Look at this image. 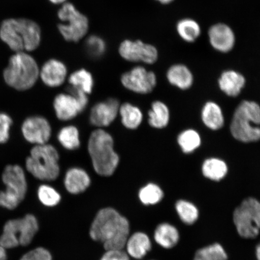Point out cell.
Returning a JSON list of instances; mask_svg holds the SVG:
<instances>
[{
  "label": "cell",
  "instance_id": "f35d334b",
  "mask_svg": "<svg viewBox=\"0 0 260 260\" xmlns=\"http://www.w3.org/2000/svg\"><path fill=\"white\" fill-rule=\"evenodd\" d=\"M67 92L75 97V99L79 103L81 109L82 110V111H84L89 102L87 94L84 92L83 91L71 85L67 87Z\"/></svg>",
  "mask_w": 260,
  "mask_h": 260
},
{
  "label": "cell",
  "instance_id": "b9f144b4",
  "mask_svg": "<svg viewBox=\"0 0 260 260\" xmlns=\"http://www.w3.org/2000/svg\"><path fill=\"white\" fill-rule=\"evenodd\" d=\"M255 256L256 259L260 260V243L256 247Z\"/></svg>",
  "mask_w": 260,
  "mask_h": 260
},
{
  "label": "cell",
  "instance_id": "5bb4252c",
  "mask_svg": "<svg viewBox=\"0 0 260 260\" xmlns=\"http://www.w3.org/2000/svg\"><path fill=\"white\" fill-rule=\"evenodd\" d=\"M119 103L115 99L97 103L91 110L90 122L94 126L104 127L111 124L119 111Z\"/></svg>",
  "mask_w": 260,
  "mask_h": 260
},
{
  "label": "cell",
  "instance_id": "9a60e30c",
  "mask_svg": "<svg viewBox=\"0 0 260 260\" xmlns=\"http://www.w3.org/2000/svg\"><path fill=\"white\" fill-rule=\"evenodd\" d=\"M40 76L47 86L51 87L60 86L66 80L67 67L59 60H49L42 67Z\"/></svg>",
  "mask_w": 260,
  "mask_h": 260
},
{
  "label": "cell",
  "instance_id": "ac0fdd59",
  "mask_svg": "<svg viewBox=\"0 0 260 260\" xmlns=\"http://www.w3.org/2000/svg\"><path fill=\"white\" fill-rule=\"evenodd\" d=\"M19 30L23 40L24 50L32 51L40 44L41 31L40 26L31 19H17Z\"/></svg>",
  "mask_w": 260,
  "mask_h": 260
},
{
  "label": "cell",
  "instance_id": "1f68e13d",
  "mask_svg": "<svg viewBox=\"0 0 260 260\" xmlns=\"http://www.w3.org/2000/svg\"><path fill=\"white\" fill-rule=\"evenodd\" d=\"M194 258L201 260H228L229 256L220 244L214 243L197 250Z\"/></svg>",
  "mask_w": 260,
  "mask_h": 260
},
{
  "label": "cell",
  "instance_id": "52a82bcc",
  "mask_svg": "<svg viewBox=\"0 0 260 260\" xmlns=\"http://www.w3.org/2000/svg\"><path fill=\"white\" fill-rule=\"evenodd\" d=\"M2 180L6 188L0 191V207L14 210L27 194V182L24 172L18 165H8L3 172Z\"/></svg>",
  "mask_w": 260,
  "mask_h": 260
},
{
  "label": "cell",
  "instance_id": "603a6c76",
  "mask_svg": "<svg viewBox=\"0 0 260 260\" xmlns=\"http://www.w3.org/2000/svg\"><path fill=\"white\" fill-rule=\"evenodd\" d=\"M167 79L172 85L186 90L192 85L193 76L190 70L182 64H174L169 69Z\"/></svg>",
  "mask_w": 260,
  "mask_h": 260
},
{
  "label": "cell",
  "instance_id": "d590c367",
  "mask_svg": "<svg viewBox=\"0 0 260 260\" xmlns=\"http://www.w3.org/2000/svg\"><path fill=\"white\" fill-rule=\"evenodd\" d=\"M86 47L87 53L93 57L102 56L106 50L105 42L96 36H91L87 38Z\"/></svg>",
  "mask_w": 260,
  "mask_h": 260
},
{
  "label": "cell",
  "instance_id": "8d00e7d4",
  "mask_svg": "<svg viewBox=\"0 0 260 260\" xmlns=\"http://www.w3.org/2000/svg\"><path fill=\"white\" fill-rule=\"evenodd\" d=\"M19 260H53V258L48 249L38 247L24 253Z\"/></svg>",
  "mask_w": 260,
  "mask_h": 260
},
{
  "label": "cell",
  "instance_id": "ffe728a7",
  "mask_svg": "<svg viewBox=\"0 0 260 260\" xmlns=\"http://www.w3.org/2000/svg\"><path fill=\"white\" fill-rule=\"evenodd\" d=\"M246 80L242 74L233 70L224 71L219 79L221 90L230 96H238L245 86Z\"/></svg>",
  "mask_w": 260,
  "mask_h": 260
},
{
  "label": "cell",
  "instance_id": "74e56055",
  "mask_svg": "<svg viewBox=\"0 0 260 260\" xmlns=\"http://www.w3.org/2000/svg\"><path fill=\"white\" fill-rule=\"evenodd\" d=\"M12 120L5 113H0V144H4L9 138V130Z\"/></svg>",
  "mask_w": 260,
  "mask_h": 260
},
{
  "label": "cell",
  "instance_id": "9c48e42d",
  "mask_svg": "<svg viewBox=\"0 0 260 260\" xmlns=\"http://www.w3.org/2000/svg\"><path fill=\"white\" fill-rule=\"evenodd\" d=\"M58 17L64 22L58 25V28L67 41L79 42L88 31V19L70 3H65L61 6Z\"/></svg>",
  "mask_w": 260,
  "mask_h": 260
},
{
  "label": "cell",
  "instance_id": "ab89813d",
  "mask_svg": "<svg viewBox=\"0 0 260 260\" xmlns=\"http://www.w3.org/2000/svg\"><path fill=\"white\" fill-rule=\"evenodd\" d=\"M100 260H129V258L122 249H110L107 250Z\"/></svg>",
  "mask_w": 260,
  "mask_h": 260
},
{
  "label": "cell",
  "instance_id": "5b68a950",
  "mask_svg": "<svg viewBox=\"0 0 260 260\" xmlns=\"http://www.w3.org/2000/svg\"><path fill=\"white\" fill-rule=\"evenodd\" d=\"M38 220L34 214H27L21 218L10 219L3 226L0 245L6 249L30 245L38 232Z\"/></svg>",
  "mask_w": 260,
  "mask_h": 260
},
{
  "label": "cell",
  "instance_id": "ee69618b",
  "mask_svg": "<svg viewBox=\"0 0 260 260\" xmlns=\"http://www.w3.org/2000/svg\"><path fill=\"white\" fill-rule=\"evenodd\" d=\"M158 2H160L162 5H168L170 4V3L173 2L174 0H156Z\"/></svg>",
  "mask_w": 260,
  "mask_h": 260
},
{
  "label": "cell",
  "instance_id": "d6986e66",
  "mask_svg": "<svg viewBox=\"0 0 260 260\" xmlns=\"http://www.w3.org/2000/svg\"><path fill=\"white\" fill-rule=\"evenodd\" d=\"M64 183L65 188L70 193L79 194L89 187L90 178L83 169L73 168L65 175Z\"/></svg>",
  "mask_w": 260,
  "mask_h": 260
},
{
  "label": "cell",
  "instance_id": "836d02e7",
  "mask_svg": "<svg viewBox=\"0 0 260 260\" xmlns=\"http://www.w3.org/2000/svg\"><path fill=\"white\" fill-rule=\"evenodd\" d=\"M178 143L184 153H191L201 144L200 136L194 129H187L179 135Z\"/></svg>",
  "mask_w": 260,
  "mask_h": 260
},
{
  "label": "cell",
  "instance_id": "7bdbcfd3",
  "mask_svg": "<svg viewBox=\"0 0 260 260\" xmlns=\"http://www.w3.org/2000/svg\"><path fill=\"white\" fill-rule=\"evenodd\" d=\"M67 0H50V2H51L52 3H53V4H61V3H65L66 2Z\"/></svg>",
  "mask_w": 260,
  "mask_h": 260
},
{
  "label": "cell",
  "instance_id": "4fadbf2b",
  "mask_svg": "<svg viewBox=\"0 0 260 260\" xmlns=\"http://www.w3.org/2000/svg\"><path fill=\"white\" fill-rule=\"evenodd\" d=\"M208 36L211 46L220 53H229L235 47V32L227 24L218 23L211 26Z\"/></svg>",
  "mask_w": 260,
  "mask_h": 260
},
{
  "label": "cell",
  "instance_id": "60d3db41",
  "mask_svg": "<svg viewBox=\"0 0 260 260\" xmlns=\"http://www.w3.org/2000/svg\"><path fill=\"white\" fill-rule=\"evenodd\" d=\"M8 249L0 245V260H8Z\"/></svg>",
  "mask_w": 260,
  "mask_h": 260
},
{
  "label": "cell",
  "instance_id": "3957f363",
  "mask_svg": "<svg viewBox=\"0 0 260 260\" xmlns=\"http://www.w3.org/2000/svg\"><path fill=\"white\" fill-rule=\"evenodd\" d=\"M40 71L34 58L22 51L10 58L3 76L9 86L16 90H25L34 86L40 76Z\"/></svg>",
  "mask_w": 260,
  "mask_h": 260
},
{
  "label": "cell",
  "instance_id": "d6a6232c",
  "mask_svg": "<svg viewBox=\"0 0 260 260\" xmlns=\"http://www.w3.org/2000/svg\"><path fill=\"white\" fill-rule=\"evenodd\" d=\"M139 197L145 206H153L160 202L164 197V193L158 185L149 183L140 190Z\"/></svg>",
  "mask_w": 260,
  "mask_h": 260
},
{
  "label": "cell",
  "instance_id": "484cf974",
  "mask_svg": "<svg viewBox=\"0 0 260 260\" xmlns=\"http://www.w3.org/2000/svg\"><path fill=\"white\" fill-rule=\"evenodd\" d=\"M204 176L214 181H219L225 177L228 172L226 162L220 159L211 158L204 162L202 167Z\"/></svg>",
  "mask_w": 260,
  "mask_h": 260
},
{
  "label": "cell",
  "instance_id": "f6af8a7d",
  "mask_svg": "<svg viewBox=\"0 0 260 260\" xmlns=\"http://www.w3.org/2000/svg\"><path fill=\"white\" fill-rule=\"evenodd\" d=\"M193 260H201V259L193 258Z\"/></svg>",
  "mask_w": 260,
  "mask_h": 260
},
{
  "label": "cell",
  "instance_id": "4316f807",
  "mask_svg": "<svg viewBox=\"0 0 260 260\" xmlns=\"http://www.w3.org/2000/svg\"><path fill=\"white\" fill-rule=\"evenodd\" d=\"M119 113L123 126L126 128L135 129L141 124L143 115L141 110L129 103L123 104L120 106Z\"/></svg>",
  "mask_w": 260,
  "mask_h": 260
},
{
  "label": "cell",
  "instance_id": "ba28073f",
  "mask_svg": "<svg viewBox=\"0 0 260 260\" xmlns=\"http://www.w3.org/2000/svg\"><path fill=\"white\" fill-rule=\"evenodd\" d=\"M237 233L245 239H253L260 232V202L254 198L244 200L233 212Z\"/></svg>",
  "mask_w": 260,
  "mask_h": 260
},
{
  "label": "cell",
  "instance_id": "8fae6325",
  "mask_svg": "<svg viewBox=\"0 0 260 260\" xmlns=\"http://www.w3.org/2000/svg\"><path fill=\"white\" fill-rule=\"evenodd\" d=\"M119 52L125 60L133 62L142 61L147 64H153L158 57L157 48L141 41L125 40L120 45Z\"/></svg>",
  "mask_w": 260,
  "mask_h": 260
},
{
  "label": "cell",
  "instance_id": "d4e9b609",
  "mask_svg": "<svg viewBox=\"0 0 260 260\" xmlns=\"http://www.w3.org/2000/svg\"><path fill=\"white\" fill-rule=\"evenodd\" d=\"M148 123L152 127L164 128L170 122V110L164 103L155 102L148 112Z\"/></svg>",
  "mask_w": 260,
  "mask_h": 260
},
{
  "label": "cell",
  "instance_id": "cb8c5ba5",
  "mask_svg": "<svg viewBox=\"0 0 260 260\" xmlns=\"http://www.w3.org/2000/svg\"><path fill=\"white\" fill-rule=\"evenodd\" d=\"M202 119L208 128L219 129L224 124L223 115L220 106L213 102H208L202 110Z\"/></svg>",
  "mask_w": 260,
  "mask_h": 260
},
{
  "label": "cell",
  "instance_id": "44dd1931",
  "mask_svg": "<svg viewBox=\"0 0 260 260\" xmlns=\"http://www.w3.org/2000/svg\"><path fill=\"white\" fill-rule=\"evenodd\" d=\"M155 241L165 249L174 248L180 241V235L174 225L169 223H162L156 228L154 235Z\"/></svg>",
  "mask_w": 260,
  "mask_h": 260
},
{
  "label": "cell",
  "instance_id": "7402d4cb",
  "mask_svg": "<svg viewBox=\"0 0 260 260\" xmlns=\"http://www.w3.org/2000/svg\"><path fill=\"white\" fill-rule=\"evenodd\" d=\"M128 255L136 259H142L151 251L152 243L148 236L144 233H136L126 243Z\"/></svg>",
  "mask_w": 260,
  "mask_h": 260
},
{
  "label": "cell",
  "instance_id": "e575fe53",
  "mask_svg": "<svg viewBox=\"0 0 260 260\" xmlns=\"http://www.w3.org/2000/svg\"><path fill=\"white\" fill-rule=\"evenodd\" d=\"M38 197L44 206L53 207L60 203L61 196L53 187L48 185H41L38 190Z\"/></svg>",
  "mask_w": 260,
  "mask_h": 260
},
{
  "label": "cell",
  "instance_id": "7c38bea8",
  "mask_svg": "<svg viewBox=\"0 0 260 260\" xmlns=\"http://www.w3.org/2000/svg\"><path fill=\"white\" fill-rule=\"evenodd\" d=\"M24 137L31 144H46L51 136V128L46 119L41 116L25 119L22 126Z\"/></svg>",
  "mask_w": 260,
  "mask_h": 260
},
{
  "label": "cell",
  "instance_id": "6da1fadb",
  "mask_svg": "<svg viewBox=\"0 0 260 260\" xmlns=\"http://www.w3.org/2000/svg\"><path fill=\"white\" fill-rule=\"evenodd\" d=\"M129 225L127 219L112 208L101 210L93 220L90 236L102 242L107 251L122 249L128 239Z\"/></svg>",
  "mask_w": 260,
  "mask_h": 260
},
{
  "label": "cell",
  "instance_id": "2e32d148",
  "mask_svg": "<svg viewBox=\"0 0 260 260\" xmlns=\"http://www.w3.org/2000/svg\"><path fill=\"white\" fill-rule=\"evenodd\" d=\"M54 108L58 119L70 121L82 112V110L75 97L70 93H60L55 98Z\"/></svg>",
  "mask_w": 260,
  "mask_h": 260
},
{
  "label": "cell",
  "instance_id": "4dcf8cb0",
  "mask_svg": "<svg viewBox=\"0 0 260 260\" xmlns=\"http://www.w3.org/2000/svg\"><path fill=\"white\" fill-rule=\"evenodd\" d=\"M57 138L60 144L68 150H76L80 147L79 132L76 126L71 125L61 128Z\"/></svg>",
  "mask_w": 260,
  "mask_h": 260
},
{
  "label": "cell",
  "instance_id": "8992f818",
  "mask_svg": "<svg viewBox=\"0 0 260 260\" xmlns=\"http://www.w3.org/2000/svg\"><path fill=\"white\" fill-rule=\"evenodd\" d=\"M59 155L53 146L37 145L31 149L26 160V168L36 178L42 181H54L60 174Z\"/></svg>",
  "mask_w": 260,
  "mask_h": 260
},
{
  "label": "cell",
  "instance_id": "83f0119b",
  "mask_svg": "<svg viewBox=\"0 0 260 260\" xmlns=\"http://www.w3.org/2000/svg\"><path fill=\"white\" fill-rule=\"evenodd\" d=\"M175 210L181 222L187 225H193L200 216V211L195 205L190 201L180 200L175 204Z\"/></svg>",
  "mask_w": 260,
  "mask_h": 260
},
{
  "label": "cell",
  "instance_id": "f1b7e54d",
  "mask_svg": "<svg viewBox=\"0 0 260 260\" xmlns=\"http://www.w3.org/2000/svg\"><path fill=\"white\" fill-rule=\"evenodd\" d=\"M177 31L182 40L189 43L197 40L201 34L200 24L190 18L182 19L179 21L177 24Z\"/></svg>",
  "mask_w": 260,
  "mask_h": 260
},
{
  "label": "cell",
  "instance_id": "30bf717a",
  "mask_svg": "<svg viewBox=\"0 0 260 260\" xmlns=\"http://www.w3.org/2000/svg\"><path fill=\"white\" fill-rule=\"evenodd\" d=\"M121 83L125 88L133 92L146 94L154 89L157 78L152 71H148L142 67H136L122 75Z\"/></svg>",
  "mask_w": 260,
  "mask_h": 260
},
{
  "label": "cell",
  "instance_id": "f546056e",
  "mask_svg": "<svg viewBox=\"0 0 260 260\" xmlns=\"http://www.w3.org/2000/svg\"><path fill=\"white\" fill-rule=\"evenodd\" d=\"M71 86L79 89L87 95L92 92L93 79L89 71L81 69L73 73L68 79Z\"/></svg>",
  "mask_w": 260,
  "mask_h": 260
},
{
  "label": "cell",
  "instance_id": "e0dca14e",
  "mask_svg": "<svg viewBox=\"0 0 260 260\" xmlns=\"http://www.w3.org/2000/svg\"><path fill=\"white\" fill-rule=\"evenodd\" d=\"M0 38L15 53L24 51V42L17 19H8L3 21L0 27Z\"/></svg>",
  "mask_w": 260,
  "mask_h": 260
},
{
  "label": "cell",
  "instance_id": "277c9868",
  "mask_svg": "<svg viewBox=\"0 0 260 260\" xmlns=\"http://www.w3.org/2000/svg\"><path fill=\"white\" fill-rule=\"evenodd\" d=\"M260 106L257 103L243 101L236 110L230 125L234 138L245 143L260 140Z\"/></svg>",
  "mask_w": 260,
  "mask_h": 260
},
{
  "label": "cell",
  "instance_id": "7a4b0ae2",
  "mask_svg": "<svg viewBox=\"0 0 260 260\" xmlns=\"http://www.w3.org/2000/svg\"><path fill=\"white\" fill-rule=\"evenodd\" d=\"M113 147L112 136L105 130L96 129L90 135L88 152L94 170L101 176H111L118 167L119 157Z\"/></svg>",
  "mask_w": 260,
  "mask_h": 260
}]
</instances>
